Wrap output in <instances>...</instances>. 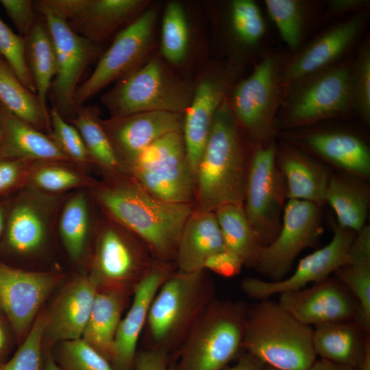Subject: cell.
Masks as SVG:
<instances>
[{"label": "cell", "mask_w": 370, "mask_h": 370, "mask_svg": "<svg viewBox=\"0 0 370 370\" xmlns=\"http://www.w3.org/2000/svg\"><path fill=\"white\" fill-rule=\"evenodd\" d=\"M132 370H175L169 361V353L148 348L136 354Z\"/></svg>", "instance_id": "cell-49"}, {"label": "cell", "mask_w": 370, "mask_h": 370, "mask_svg": "<svg viewBox=\"0 0 370 370\" xmlns=\"http://www.w3.org/2000/svg\"><path fill=\"white\" fill-rule=\"evenodd\" d=\"M100 285L95 275L80 277L70 284L47 316L45 334L51 341L80 338Z\"/></svg>", "instance_id": "cell-24"}, {"label": "cell", "mask_w": 370, "mask_h": 370, "mask_svg": "<svg viewBox=\"0 0 370 370\" xmlns=\"http://www.w3.org/2000/svg\"><path fill=\"white\" fill-rule=\"evenodd\" d=\"M248 148L227 97L217 112L197 167L194 212H214L231 204L243 205Z\"/></svg>", "instance_id": "cell-2"}, {"label": "cell", "mask_w": 370, "mask_h": 370, "mask_svg": "<svg viewBox=\"0 0 370 370\" xmlns=\"http://www.w3.org/2000/svg\"><path fill=\"white\" fill-rule=\"evenodd\" d=\"M226 249L237 255L243 265L256 268L263 248L243 204H226L215 211Z\"/></svg>", "instance_id": "cell-33"}, {"label": "cell", "mask_w": 370, "mask_h": 370, "mask_svg": "<svg viewBox=\"0 0 370 370\" xmlns=\"http://www.w3.org/2000/svg\"><path fill=\"white\" fill-rule=\"evenodd\" d=\"M173 273L171 262L155 260L134 287V297L126 315L121 319L114 340L115 370H132L138 342L145 327L149 308L160 287Z\"/></svg>", "instance_id": "cell-21"}, {"label": "cell", "mask_w": 370, "mask_h": 370, "mask_svg": "<svg viewBox=\"0 0 370 370\" xmlns=\"http://www.w3.org/2000/svg\"><path fill=\"white\" fill-rule=\"evenodd\" d=\"M89 227L88 203L85 195L78 193L65 204L61 214L59 230L69 256L78 260L84 248Z\"/></svg>", "instance_id": "cell-39"}, {"label": "cell", "mask_w": 370, "mask_h": 370, "mask_svg": "<svg viewBox=\"0 0 370 370\" xmlns=\"http://www.w3.org/2000/svg\"><path fill=\"white\" fill-rule=\"evenodd\" d=\"M248 308L212 301L182 342L175 370H223L243 349Z\"/></svg>", "instance_id": "cell-5"}, {"label": "cell", "mask_w": 370, "mask_h": 370, "mask_svg": "<svg viewBox=\"0 0 370 370\" xmlns=\"http://www.w3.org/2000/svg\"><path fill=\"white\" fill-rule=\"evenodd\" d=\"M119 225V224H118ZM108 225L101 232L97 245L95 274L99 283H120L133 278L139 281L154 260L147 245L130 237L127 230Z\"/></svg>", "instance_id": "cell-22"}, {"label": "cell", "mask_w": 370, "mask_h": 370, "mask_svg": "<svg viewBox=\"0 0 370 370\" xmlns=\"http://www.w3.org/2000/svg\"><path fill=\"white\" fill-rule=\"evenodd\" d=\"M215 15L225 60L243 68L266 34V23L259 6L253 0H232L223 3Z\"/></svg>", "instance_id": "cell-23"}, {"label": "cell", "mask_w": 370, "mask_h": 370, "mask_svg": "<svg viewBox=\"0 0 370 370\" xmlns=\"http://www.w3.org/2000/svg\"><path fill=\"white\" fill-rule=\"evenodd\" d=\"M334 273L356 299L360 308L359 321L370 330V259L345 263Z\"/></svg>", "instance_id": "cell-40"}, {"label": "cell", "mask_w": 370, "mask_h": 370, "mask_svg": "<svg viewBox=\"0 0 370 370\" xmlns=\"http://www.w3.org/2000/svg\"><path fill=\"white\" fill-rule=\"evenodd\" d=\"M328 16H340L349 12H360L367 8V0H330L327 3Z\"/></svg>", "instance_id": "cell-51"}, {"label": "cell", "mask_w": 370, "mask_h": 370, "mask_svg": "<svg viewBox=\"0 0 370 370\" xmlns=\"http://www.w3.org/2000/svg\"><path fill=\"white\" fill-rule=\"evenodd\" d=\"M0 3L21 36L24 37L36 21L35 1L31 0H0Z\"/></svg>", "instance_id": "cell-47"}, {"label": "cell", "mask_w": 370, "mask_h": 370, "mask_svg": "<svg viewBox=\"0 0 370 370\" xmlns=\"http://www.w3.org/2000/svg\"><path fill=\"white\" fill-rule=\"evenodd\" d=\"M204 270L173 272L156 293L145 328L151 347L169 353L182 343L205 308L212 301V284Z\"/></svg>", "instance_id": "cell-7"}, {"label": "cell", "mask_w": 370, "mask_h": 370, "mask_svg": "<svg viewBox=\"0 0 370 370\" xmlns=\"http://www.w3.org/2000/svg\"><path fill=\"white\" fill-rule=\"evenodd\" d=\"M321 223L320 206L288 199L284 207L280 230L275 239L263 247L256 268L273 281L283 279L299 254L317 241Z\"/></svg>", "instance_id": "cell-14"}, {"label": "cell", "mask_w": 370, "mask_h": 370, "mask_svg": "<svg viewBox=\"0 0 370 370\" xmlns=\"http://www.w3.org/2000/svg\"><path fill=\"white\" fill-rule=\"evenodd\" d=\"M312 337L311 326L278 302L263 299L248 308L243 349L280 370H309L317 360Z\"/></svg>", "instance_id": "cell-3"}, {"label": "cell", "mask_w": 370, "mask_h": 370, "mask_svg": "<svg viewBox=\"0 0 370 370\" xmlns=\"http://www.w3.org/2000/svg\"><path fill=\"white\" fill-rule=\"evenodd\" d=\"M264 364L253 355L245 352L241 355L237 362L223 370H263Z\"/></svg>", "instance_id": "cell-52"}, {"label": "cell", "mask_w": 370, "mask_h": 370, "mask_svg": "<svg viewBox=\"0 0 370 370\" xmlns=\"http://www.w3.org/2000/svg\"><path fill=\"white\" fill-rule=\"evenodd\" d=\"M325 202L335 212L340 226L357 233L365 225L369 190L363 180L349 174H330Z\"/></svg>", "instance_id": "cell-31"}, {"label": "cell", "mask_w": 370, "mask_h": 370, "mask_svg": "<svg viewBox=\"0 0 370 370\" xmlns=\"http://www.w3.org/2000/svg\"><path fill=\"white\" fill-rule=\"evenodd\" d=\"M263 370H280V369L264 365Z\"/></svg>", "instance_id": "cell-58"}, {"label": "cell", "mask_w": 370, "mask_h": 370, "mask_svg": "<svg viewBox=\"0 0 370 370\" xmlns=\"http://www.w3.org/2000/svg\"><path fill=\"white\" fill-rule=\"evenodd\" d=\"M0 103L12 114L36 130L51 133L49 111L36 93L28 90L8 64L0 62Z\"/></svg>", "instance_id": "cell-34"}, {"label": "cell", "mask_w": 370, "mask_h": 370, "mask_svg": "<svg viewBox=\"0 0 370 370\" xmlns=\"http://www.w3.org/2000/svg\"><path fill=\"white\" fill-rule=\"evenodd\" d=\"M58 358L63 370H115L108 360L82 338L63 341Z\"/></svg>", "instance_id": "cell-44"}, {"label": "cell", "mask_w": 370, "mask_h": 370, "mask_svg": "<svg viewBox=\"0 0 370 370\" xmlns=\"http://www.w3.org/2000/svg\"><path fill=\"white\" fill-rule=\"evenodd\" d=\"M0 129V153L3 156L31 161H71L49 135L12 114L1 103Z\"/></svg>", "instance_id": "cell-29"}, {"label": "cell", "mask_w": 370, "mask_h": 370, "mask_svg": "<svg viewBox=\"0 0 370 370\" xmlns=\"http://www.w3.org/2000/svg\"><path fill=\"white\" fill-rule=\"evenodd\" d=\"M49 2L74 32L99 45L152 3L149 0H49Z\"/></svg>", "instance_id": "cell-17"}, {"label": "cell", "mask_w": 370, "mask_h": 370, "mask_svg": "<svg viewBox=\"0 0 370 370\" xmlns=\"http://www.w3.org/2000/svg\"><path fill=\"white\" fill-rule=\"evenodd\" d=\"M31 176L34 184L47 192H59L84 185L86 180L78 173L57 164H42Z\"/></svg>", "instance_id": "cell-46"}, {"label": "cell", "mask_w": 370, "mask_h": 370, "mask_svg": "<svg viewBox=\"0 0 370 370\" xmlns=\"http://www.w3.org/2000/svg\"><path fill=\"white\" fill-rule=\"evenodd\" d=\"M159 8L152 3L119 32L89 77L79 86L74 103L83 105L110 84L128 75L153 53Z\"/></svg>", "instance_id": "cell-10"}, {"label": "cell", "mask_w": 370, "mask_h": 370, "mask_svg": "<svg viewBox=\"0 0 370 370\" xmlns=\"http://www.w3.org/2000/svg\"><path fill=\"white\" fill-rule=\"evenodd\" d=\"M45 234V221L40 209L30 201H21L12 210L7 226L10 246L20 253L38 249Z\"/></svg>", "instance_id": "cell-37"}, {"label": "cell", "mask_w": 370, "mask_h": 370, "mask_svg": "<svg viewBox=\"0 0 370 370\" xmlns=\"http://www.w3.org/2000/svg\"><path fill=\"white\" fill-rule=\"evenodd\" d=\"M6 347L5 336L3 329L0 325V365L4 362L3 361V357L5 354Z\"/></svg>", "instance_id": "cell-56"}, {"label": "cell", "mask_w": 370, "mask_h": 370, "mask_svg": "<svg viewBox=\"0 0 370 370\" xmlns=\"http://www.w3.org/2000/svg\"><path fill=\"white\" fill-rule=\"evenodd\" d=\"M47 323V315L40 314L30 328L25 341L0 370H44L42 360V341Z\"/></svg>", "instance_id": "cell-42"}, {"label": "cell", "mask_w": 370, "mask_h": 370, "mask_svg": "<svg viewBox=\"0 0 370 370\" xmlns=\"http://www.w3.org/2000/svg\"><path fill=\"white\" fill-rule=\"evenodd\" d=\"M1 56L0 55V62L2 60L1 58Z\"/></svg>", "instance_id": "cell-60"}, {"label": "cell", "mask_w": 370, "mask_h": 370, "mask_svg": "<svg viewBox=\"0 0 370 370\" xmlns=\"http://www.w3.org/2000/svg\"><path fill=\"white\" fill-rule=\"evenodd\" d=\"M298 142L348 174L366 180L370 175V152L359 136L339 130L314 131L301 135Z\"/></svg>", "instance_id": "cell-26"}, {"label": "cell", "mask_w": 370, "mask_h": 370, "mask_svg": "<svg viewBox=\"0 0 370 370\" xmlns=\"http://www.w3.org/2000/svg\"><path fill=\"white\" fill-rule=\"evenodd\" d=\"M96 197L119 225L147 245L156 260H175L179 238L193 212V204L160 200L132 179L103 186Z\"/></svg>", "instance_id": "cell-1"}, {"label": "cell", "mask_w": 370, "mask_h": 370, "mask_svg": "<svg viewBox=\"0 0 370 370\" xmlns=\"http://www.w3.org/2000/svg\"><path fill=\"white\" fill-rule=\"evenodd\" d=\"M127 173L160 200L193 204L195 173L188 159L182 130L151 143L127 166Z\"/></svg>", "instance_id": "cell-9"}, {"label": "cell", "mask_w": 370, "mask_h": 370, "mask_svg": "<svg viewBox=\"0 0 370 370\" xmlns=\"http://www.w3.org/2000/svg\"><path fill=\"white\" fill-rule=\"evenodd\" d=\"M195 82L170 66L153 53L134 71L105 92L102 104L110 117L144 112L184 114L193 97Z\"/></svg>", "instance_id": "cell-4"}, {"label": "cell", "mask_w": 370, "mask_h": 370, "mask_svg": "<svg viewBox=\"0 0 370 370\" xmlns=\"http://www.w3.org/2000/svg\"><path fill=\"white\" fill-rule=\"evenodd\" d=\"M122 306L119 292H98L81 337L111 364L114 357V340Z\"/></svg>", "instance_id": "cell-32"}, {"label": "cell", "mask_w": 370, "mask_h": 370, "mask_svg": "<svg viewBox=\"0 0 370 370\" xmlns=\"http://www.w3.org/2000/svg\"><path fill=\"white\" fill-rule=\"evenodd\" d=\"M313 328L317 356L330 362L357 368L369 344V331L358 320L334 322Z\"/></svg>", "instance_id": "cell-28"}, {"label": "cell", "mask_w": 370, "mask_h": 370, "mask_svg": "<svg viewBox=\"0 0 370 370\" xmlns=\"http://www.w3.org/2000/svg\"><path fill=\"white\" fill-rule=\"evenodd\" d=\"M51 34L57 60V71L49 89L52 107L67 121L75 114L74 96L87 67L103 53L101 45L74 32L49 0L35 1Z\"/></svg>", "instance_id": "cell-11"}, {"label": "cell", "mask_w": 370, "mask_h": 370, "mask_svg": "<svg viewBox=\"0 0 370 370\" xmlns=\"http://www.w3.org/2000/svg\"><path fill=\"white\" fill-rule=\"evenodd\" d=\"M243 266L241 258L233 252L224 249L210 256L204 264L208 269L225 278L238 275Z\"/></svg>", "instance_id": "cell-48"}, {"label": "cell", "mask_w": 370, "mask_h": 370, "mask_svg": "<svg viewBox=\"0 0 370 370\" xmlns=\"http://www.w3.org/2000/svg\"><path fill=\"white\" fill-rule=\"evenodd\" d=\"M278 304L306 325L359 319L358 303L336 277H328L312 286L280 295Z\"/></svg>", "instance_id": "cell-18"}, {"label": "cell", "mask_w": 370, "mask_h": 370, "mask_svg": "<svg viewBox=\"0 0 370 370\" xmlns=\"http://www.w3.org/2000/svg\"><path fill=\"white\" fill-rule=\"evenodd\" d=\"M333 231L330 242L300 260L288 278L278 281L247 278L241 283L243 291L249 297L260 300L304 288L308 284L330 277L345 263L349 248L356 234L336 223H333Z\"/></svg>", "instance_id": "cell-15"}, {"label": "cell", "mask_w": 370, "mask_h": 370, "mask_svg": "<svg viewBox=\"0 0 370 370\" xmlns=\"http://www.w3.org/2000/svg\"><path fill=\"white\" fill-rule=\"evenodd\" d=\"M226 249L214 212H193L185 223L177 247L175 261L177 271L195 272L204 269L206 260Z\"/></svg>", "instance_id": "cell-27"}, {"label": "cell", "mask_w": 370, "mask_h": 370, "mask_svg": "<svg viewBox=\"0 0 370 370\" xmlns=\"http://www.w3.org/2000/svg\"><path fill=\"white\" fill-rule=\"evenodd\" d=\"M275 140L251 149L243 207L263 246L277 236L286 191L276 160Z\"/></svg>", "instance_id": "cell-12"}, {"label": "cell", "mask_w": 370, "mask_h": 370, "mask_svg": "<svg viewBox=\"0 0 370 370\" xmlns=\"http://www.w3.org/2000/svg\"><path fill=\"white\" fill-rule=\"evenodd\" d=\"M4 227V212L2 207L0 206V236L2 233Z\"/></svg>", "instance_id": "cell-57"}, {"label": "cell", "mask_w": 370, "mask_h": 370, "mask_svg": "<svg viewBox=\"0 0 370 370\" xmlns=\"http://www.w3.org/2000/svg\"><path fill=\"white\" fill-rule=\"evenodd\" d=\"M57 280L52 275L0 264V307L18 338L28 330Z\"/></svg>", "instance_id": "cell-19"}, {"label": "cell", "mask_w": 370, "mask_h": 370, "mask_svg": "<svg viewBox=\"0 0 370 370\" xmlns=\"http://www.w3.org/2000/svg\"><path fill=\"white\" fill-rule=\"evenodd\" d=\"M276 160L288 199L307 201L320 207L326 203L330 174L322 164L295 146L283 142L276 145Z\"/></svg>", "instance_id": "cell-25"}, {"label": "cell", "mask_w": 370, "mask_h": 370, "mask_svg": "<svg viewBox=\"0 0 370 370\" xmlns=\"http://www.w3.org/2000/svg\"><path fill=\"white\" fill-rule=\"evenodd\" d=\"M264 5L282 40L291 51L298 50L312 14V3L300 0H266Z\"/></svg>", "instance_id": "cell-38"}, {"label": "cell", "mask_w": 370, "mask_h": 370, "mask_svg": "<svg viewBox=\"0 0 370 370\" xmlns=\"http://www.w3.org/2000/svg\"><path fill=\"white\" fill-rule=\"evenodd\" d=\"M44 370H63L51 356H48L44 365Z\"/></svg>", "instance_id": "cell-55"}, {"label": "cell", "mask_w": 370, "mask_h": 370, "mask_svg": "<svg viewBox=\"0 0 370 370\" xmlns=\"http://www.w3.org/2000/svg\"><path fill=\"white\" fill-rule=\"evenodd\" d=\"M287 58L269 52L227 96L232 112L251 149L275 140L276 117L284 96L283 69Z\"/></svg>", "instance_id": "cell-6"}, {"label": "cell", "mask_w": 370, "mask_h": 370, "mask_svg": "<svg viewBox=\"0 0 370 370\" xmlns=\"http://www.w3.org/2000/svg\"><path fill=\"white\" fill-rule=\"evenodd\" d=\"M351 64L338 63L291 86L279 108L276 130L308 125L354 112Z\"/></svg>", "instance_id": "cell-8"}, {"label": "cell", "mask_w": 370, "mask_h": 370, "mask_svg": "<svg viewBox=\"0 0 370 370\" xmlns=\"http://www.w3.org/2000/svg\"><path fill=\"white\" fill-rule=\"evenodd\" d=\"M51 132L49 136L58 148L74 162H91L85 143L77 128L69 123L58 110L52 107L49 111Z\"/></svg>", "instance_id": "cell-45"}, {"label": "cell", "mask_w": 370, "mask_h": 370, "mask_svg": "<svg viewBox=\"0 0 370 370\" xmlns=\"http://www.w3.org/2000/svg\"><path fill=\"white\" fill-rule=\"evenodd\" d=\"M1 129H0V140H1Z\"/></svg>", "instance_id": "cell-59"}, {"label": "cell", "mask_w": 370, "mask_h": 370, "mask_svg": "<svg viewBox=\"0 0 370 370\" xmlns=\"http://www.w3.org/2000/svg\"><path fill=\"white\" fill-rule=\"evenodd\" d=\"M243 68L226 60L208 63L195 80L190 105L184 114L182 132L187 156L195 173L217 112L239 80Z\"/></svg>", "instance_id": "cell-13"}, {"label": "cell", "mask_w": 370, "mask_h": 370, "mask_svg": "<svg viewBox=\"0 0 370 370\" xmlns=\"http://www.w3.org/2000/svg\"><path fill=\"white\" fill-rule=\"evenodd\" d=\"M195 30L189 12L183 3L171 1L165 4L160 23L158 53L177 72L191 61L195 54Z\"/></svg>", "instance_id": "cell-30"}, {"label": "cell", "mask_w": 370, "mask_h": 370, "mask_svg": "<svg viewBox=\"0 0 370 370\" xmlns=\"http://www.w3.org/2000/svg\"><path fill=\"white\" fill-rule=\"evenodd\" d=\"M29 161L17 158L0 160V192L12 188L18 181L23 164Z\"/></svg>", "instance_id": "cell-50"}, {"label": "cell", "mask_w": 370, "mask_h": 370, "mask_svg": "<svg viewBox=\"0 0 370 370\" xmlns=\"http://www.w3.org/2000/svg\"><path fill=\"white\" fill-rule=\"evenodd\" d=\"M351 90L354 110L370 122V45L366 40L351 64Z\"/></svg>", "instance_id": "cell-41"}, {"label": "cell", "mask_w": 370, "mask_h": 370, "mask_svg": "<svg viewBox=\"0 0 370 370\" xmlns=\"http://www.w3.org/2000/svg\"><path fill=\"white\" fill-rule=\"evenodd\" d=\"M184 114L144 112L101 119V124L125 172L148 145L163 135L182 130Z\"/></svg>", "instance_id": "cell-20"}, {"label": "cell", "mask_w": 370, "mask_h": 370, "mask_svg": "<svg viewBox=\"0 0 370 370\" xmlns=\"http://www.w3.org/2000/svg\"><path fill=\"white\" fill-rule=\"evenodd\" d=\"M309 370H356V368L330 362L323 359L316 360Z\"/></svg>", "instance_id": "cell-53"}, {"label": "cell", "mask_w": 370, "mask_h": 370, "mask_svg": "<svg viewBox=\"0 0 370 370\" xmlns=\"http://www.w3.org/2000/svg\"><path fill=\"white\" fill-rule=\"evenodd\" d=\"M367 21L366 11L355 13L287 58L282 74L284 93L299 81L337 64L362 34Z\"/></svg>", "instance_id": "cell-16"}, {"label": "cell", "mask_w": 370, "mask_h": 370, "mask_svg": "<svg viewBox=\"0 0 370 370\" xmlns=\"http://www.w3.org/2000/svg\"><path fill=\"white\" fill-rule=\"evenodd\" d=\"M0 55L20 82L31 92L36 93L33 77L27 65L25 38L15 34L0 18Z\"/></svg>", "instance_id": "cell-43"}, {"label": "cell", "mask_w": 370, "mask_h": 370, "mask_svg": "<svg viewBox=\"0 0 370 370\" xmlns=\"http://www.w3.org/2000/svg\"><path fill=\"white\" fill-rule=\"evenodd\" d=\"M24 38L26 60L36 84V94L42 105L47 108V99L56 74L57 60L51 34L42 16L36 18Z\"/></svg>", "instance_id": "cell-35"}, {"label": "cell", "mask_w": 370, "mask_h": 370, "mask_svg": "<svg viewBox=\"0 0 370 370\" xmlns=\"http://www.w3.org/2000/svg\"><path fill=\"white\" fill-rule=\"evenodd\" d=\"M100 114L97 105L76 106L74 116L69 121L79 131L92 162L113 173L125 172L101 124Z\"/></svg>", "instance_id": "cell-36"}, {"label": "cell", "mask_w": 370, "mask_h": 370, "mask_svg": "<svg viewBox=\"0 0 370 370\" xmlns=\"http://www.w3.org/2000/svg\"><path fill=\"white\" fill-rule=\"evenodd\" d=\"M356 370H370V344L368 345L365 356Z\"/></svg>", "instance_id": "cell-54"}]
</instances>
